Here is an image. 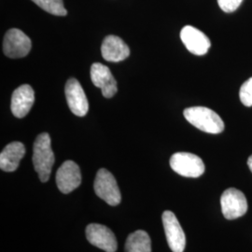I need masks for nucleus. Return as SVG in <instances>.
<instances>
[{"instance_id":"obj_1","label":"nucleus","mask_w":252,"mask_h":252,"mask_svg":"<svg viewBox=\"0 0 252 252\" xmlns=\"http://www.w3.org/2000/svg\"><path fill=\"white\" fill-rule=\"evenodd\" d=\"M54 163L51 137L48 133H42L36 136L33 146V164L41 182H47L50 179Z\"/></svg>"},{"instance_id":"obj_2","label":"nucleus","mask_w":252,"mask_h":252,"mask_svg":"<svg viewBox=\"0 0 252 252\" xmlns=\"http://www.w3.org/2000/svg\"><path fill=\"white\" fill-rule=\"evenodd\" d=\"M190 125L208 134H220L224 130V124L216 112L206 107H191L183 112Z\"/></svg>"},{"instance_id":"obj_3","label":"nucleus","mask_w":252,"mask_h":252,"mask_svg":"<svg viewBox=\"0 0 252 252\" xmlns=\"http://www.w3.org/2000/svg\"><path fill=\"white\" fill-rule=\"evenodd\" d=\"M94 188L96 195L104 200L109 206H118L122 201L121 191L118 186L117 181L110 172L101 168L97 172Z\"/></svg>"},{"instance_id":"obj_4","label":"nucleus","mask_w":252,"mask_h":252,"mask_svg":"<svg viewBox=\"0 0 252 252\" xmlns=\"http://www.w3.org/2000/svg\"><path fill=\"white\" fill-rule=\"evenodd\" d=\"M172 169L180 176L186 178H198L205 172V164L202 159L195 154L177 153L170 159Z\"/></svg>"},{"instance_id":"obj_5","label":"nucleus","mask_w":252,"mask_h":252,"mask_svg":"<svg viewBox=\"0 0 252 252\" xmlns=\"http://www.w3.org/2000/svg\"><path fill=\"white\" fill-rule=\"evenodd\" d=\"M32 47L31 39L20 29H9L4 36L3 52L9 58H23L29 54Z\"/></svg>"},{"instance_id":"obj_6","label":"nucleus","mask_w":252,"mask_h":252,"mask_svg":"<svg viewBox=\"0 0 252 252\" xmlns=\"http://www.w3.org/2000/svg\"><path fill=\"white\" fill-rule=\"evenodd\" d=\"M222 214L227 220H234L244 216L248 210V202L243 192L230 188L224 190L220 197Z\"/></svg>"},{"instance_id":"obj_7","label":"nucleus","mask_w":252,"mask_h":252,"mask_svg":"<svg viewBox=\"0 0 252 252\" xmlns=\"http://www.w3.org/2000/svg\"><path fill=\"white\" fill-rule=\"evenodd\" d=\"M162 224L167 244L173 252H183L186 246V237L176 215L166 210L162 213Z\"/></svg>"},{"instance_id":"obj_8","label":"nucleus","mask_w":252,"mask_h":252,"mask_svg":"<svg viewBox=\"0 0 252 252\" xmlns=\"http://www.w3.org/2000/svg\"><path fill=\"white\" fill-rule=\"evenodd\" d=\"M86 237L94 247H97L106 252L117 251V239L113 232L107 226L92 223L86 228Z\"/></svg>"},{"instance_id":"obj_9","label":"nucleus","mask_w":252,"mask_h":252,"mask_svg":"<svg viewBox=\"0 0 252 252\" xmlns=\"http://www.w3.org/2000/svg\"><path fill=\"white\" fill-rule=\"evenodd\" d=\"M64 93L67 105L73 114L79 117L85 116L89 110V104L81 83L74 78L69 79L65 84Z\"/></svg>"},{"instance_id":"obj_10","label":"nucleus","mask_w":252,"mask_h":252,"mask_svg":"<svg viewBox=\"0 0 252 252\" xmlns=\"http://www.w3.org/2000/svg\"><path fill=\"white\" fill-rule=\"evenodd\" d=\"M56 184L63 193H69L77 189L81 183V174L79 165L73 161H65L56 173Z\"/></svg>"},{"instance_id":"obj_11","label":"nucleus","mask_w":252,"mask_h":252,"mask_svg":"<svg viewBox=\"0 0 252 252\" xmlns=\"http://www.w3.org/2000/svg\"><path fill=\"white\" fill-rule=\"evenodd\" d=\"M90 73L92 82L101 89L104 97L111 98L116 94L117 81L107 65L100 63H93Z\"/></svg>"},{"instance_id":"obj_12","label":"nucleus","mask_w":252,"mask_h":252,"mask_svg":"<svg viewBox=\"0 0 252 252\" xmlns=\"http://www.w3.org/2000/svg\"><path fill=\"white\" fill-rule=\"evenodd\" d=\"M180 38L189 53L195 55L207 54L211 45L207 35L191 26H186L181 29Z\"/></svg>"},{"instance_id":"obj_13","label":"nucleus","mask_w":252,"mask_h":252,"mask_svg":"<svg viewBox=\"0 0 252 252\" xmlns=\"http://www.w3.org/2000/svg\"><path fill=\"white\" fill-rule=\"evenodd\" d=\"M34 102L35 93L33 88L28 84L19 86L11 96L10 108L12 114L16 118L26 117L33 107Z\"/></svg>"},{"instance_id":"obj_14","label":"nucleus","mask_w":252,"mask_h":252,"mask_svg":"<svg viewBox=\"0 0 252 252\" xmlns=\"http://www.w3.org/2000/svg\"><path fill=\"white\" fill-rule=\"evenodd\" d=\"M101 53L106 61L118 63L126 60L129 56L130 49L121 37L110 35L105 37L101 47Z\"/></svg>"},{"instance_id":"obj_15","label":"nucleus","mask_w":252,"mask_h":252,"mask_svg":"<svg viewBox=\"0 0 252 252\" xmlns=\"http://www.w3.org/2000/svg\"><path fill=\"white\" fill-rule=\"evenodd\" d=\"M26 154V147L22 142H11L0 154V168L5 172L15 171Z\"/></svg>"},{"instance_id":"obj_16","label":"nucleus","mask_w":252,"mask_h":252,"mask_svg":"<svg viewBox=\"0 0 252 252\" xmlns=\"http://www.w3.org/2000/svg\"><path fill=\"white\" fill-rule=\"evenodd\" d=\"M126 252H152L150 235L142 230L129 234L126 240Z\"/></svg>"},{"instance_id":"obj_17","label":"nucleus","mask_w":252,"mask_h":252,"mask_svg":"<svg viewBox=\"0 0 252 252\" xmlns=\"http://www.w3.org/2000/svg\"><path fill=\"white\" fill-rule=\"evenodd\" d=\"M36 5L47 12L56 16H65L66 9L63 7V0H32Z\"/></svg>"},{"instance_id":"obj_18","label":"nucleus","mask_w":252,"mask_h":252,"mask_svg":"<svg viewBox=\"0 0 252 252\" xmlns=\"http://www.w3.org/2000/svg\"><path fill=\"white\" fill-rule=\"evenodd\" d=\"M239 97L246 107L252 106V77L244 82L239 91Z\"/></svg>"},{"instance_id":"obj_19","label":"nucleus","mask_w":252,"mask_h":252,"mask_svg":"<svg viewBox=\"0 0 252 252\" xmlns=\"http://www.w3.org/2000/svg\"><path fill=\"white\" fill-rule=\"evenodd\" d=\"M243 0H218L220 8L224 12H233L239 8Z\"/></svg>"},{"instance_id":"obj_20","label":"nucleus","mask_w":252,"mask_h":252,"mask_svg":"<svg viewBox=\"0 0 252 252\" xmlns=\"http://www.w3.org/2000/svg\"><path fill=\"white\" fill-rule=\"evenodd\" d=\"M248 165H249L250 169H251L252 172V155L249 158V160H248Z\"/></svg>"}]
</instances>
